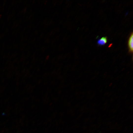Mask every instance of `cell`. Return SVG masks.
Here are the masks:
<instances>
[{
	"label": "cell",
	"instance_id": "cell-1",
	"mask_svg": "<svg viewBox=\"0 0 133 133\" xmlns=\"http://www.w3.org/2000/svg\"><path fill=\"white\" fill-rule=\"evenodd\" d=\"M128 45L129 52L131 53H132L133 49V32L131 34L129 38L128 42Z\"/></svg>",
	"mask_w": 133,
	"mask_h": 133
},
{
	"label": "cell",
	"instance_id": "cell-2",
	"mask_svg": "<svg viewBox=\"0 0 133 133\" xmlns=\"http://www.w3.org/2000/svg\"><path fill=\"white\" fill-rule=\"evenodd\" d=\"M107 41L106 37H103L99 39L97 41L98 44L100 45H103L106 43Z\"/></svg>",
	"mask_w": 133,
	"mask_h": 133
}]
</instances>
